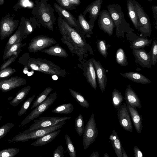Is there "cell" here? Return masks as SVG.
<instances>
[{
    "mask_svg": "<svg viewBox=\"0 0 157 157\" xmlns=\"http://www.w3.org/2000/svg\"><path fill=\"white\" fill-rule=\"evenodd\" d=\"M34 8L39 22L44 27L53 30L56 18L54 15V10L47 0L39 1Z\"/></svg>",
    "mask_w": 157,
    "mask_h": 157,
    "instance_id": "6da1fadb",
    "label": "cell"
},
{
    "mask_svg": "<svg viewBox=\"0 0 157 157\" xmlns=\"http://www.w3.org/2000/svg\"><path fill=\"white\" fill-rule=\"evenodd\" d=\"M57 21L61 33L65 37L64 38L70 39L72 42V47L75 46V48L77 50L83 48L85 46V43L78 32L59 16Z\"/></svg>",
    "mask_w": 157,
    "mask_h": 157,
    "instance_id": "7a4b0ae2",
    "label": "cell"
},
{
    "mask_svg": "<svg viewBox=\"0 0 157 157\" xmlns=\"http://www.w3.org/2000/svg\"><path fill=\"white\" fill-rule=\"evenodd\" d=\"M65 121H62L58 124L52 126L40 128L27 133L24 134L20 133L12 138L11 139H8L7 141L10 143L13 142H25L28 141L30 139L34 140L38 139L47 134L61 128L65 124Z\"/></svg>",
    "mask_w": 157,
    "mask_h": 157,
    "instance_id": "3957f363",
    "label": "cell"
},
{
    "mask_svg": "<svg viewBox=\"0 0 157 157\" xmlns=\"http://www.w3.org/2000/svg\"><path fill=\"white\" fill-rule=\"evenodd\" d=\"M107 8L113 21L117 34L130 28L129 24L125 19L120 5L117 4H110Z\"/></svg>",
    "mask_w": 157,
    "mask_h": 157,
    "instance_id": "277c9868",
    "label": "cell"
},
{
    "mask_svg": "<svg viewBox=\"0 0 157 157\" xmlns=\"http://www.w3.org/2000/svg\"><path fill=\"white\" fill-rule=\"evenodd\" d=\"M57 98L56 92L51 94L41 103L35 108L21 122L20 126L24 125L39 117L45 112L55 102Z\"/></svg>",
    "mask_w": 157,
    "mask_h": 157,
    "instance_id": "5b68a950",
    "label": "cell"
},
{
    "mask_svg": "<svg viewBox=\"0 0 157 157\" xmlns=\"http://www.w3.org/2000/svg\"><path fill=\"white\" fill-rule=\"evenodd\" d=\"M83 134V145L86 150L95 141L98 134L93 113L86 124Z\"/></svg>",
    "mask_w": 157,
    "mask_h": 157,
    "instance_id": "8992f818",
    "label": "cell"
},
{
    "mask_svg": "<svg viewBox=\"0 0 157 157\" xmlns=\"http://www.w3.org/2000/svg\"><path fill=\"white\" fill-rule=\"evenodd\" d=\"M71 117H43L38 119L34 121V123L32 124L28 129L20 133L21 134L27 133L36 129L46 128L57 124L63 121L71 119Z\"/></svg>",
    "mask_w": 157,
    "mask_h": 157,
    "instance_id": "52a82bcc",
    "label": "cell"
},
{
    "mask_svg": "<svg viewBox=\"0 0 157 157\" xmlns=\"http://www.w3.org/2000/svg\"><path fill=\"white\" fill-rule=\"evenodd\" d=\"M46 74L56 75L61 77H65L66 72L58 66L55 64L51 61L46 59L38 58H31Z\"/></svg>",
    "mask_w": 157,
    "mask_h": 157,
    "instance_id": "ba28073f",
    "label": "cell"
},
{
    "mask_svg": "<svg viewBox=\"0 0 157 157\" xmlns=\"http://www.w3.org/2000/svg\"><path fill=\"white\" fill-rule=\"evenodd\" d=\"M136 7L139 30L142 33L150 35L151 31V25L149 17L141 5L137 1L133 0Z\"/></svg>",
    "mask_w": 157,
    "mask_h": 157,
    "instance_id": "9c48e42d",
    "label": "cell"
},
{
    "mask_svg": "<svg viewBox=\"0 0 157 157\" xmlns=\"http://www.w3.org/2000/svg\"><path fill=\"white\" fill-rule=\"evenodd\" d=\"M56 43L52 38L43 35L38 36L33 38L29 43L28 51L30 52H36Z\"/></svg>",
    "mask_w": 157,
    "mask_h": 157,
    "instance_id": "30bf717a",
    "label": "cell"
},
{
    "mask_svg": "<svg viewBox=\"0 0 157 157\" xmlns=\"http://www.w3.org/2000/svg\"><path fill=\"white\" fill-rule=\"evenodd\" d=\"M98 16V24L100 29L109 36L112 35L115 26L108 11L103 10L100 12Z\"/></svg>",
    "mask_w": 157,
    "mask_h": 157,
    "instance_id": "8fae6325",
    "label": "cell"
},
{
    "mask_svg": "<svg viewBox=\"0 0 157 157\" xmlns=\"http://www.w3.org/2000/svg\"><path fill=\"white\" fill-rule=\"evenodd\" d=\"M117 115L120 125L125 130L132 132L133 127L128 109L124 103L117 109Z\"/></svg>",
    "mask_w": 157,
    "mask_h": 157,
    "instance_id": "7c38bea8",
    "label": "cell"
},
{
    "mask_svg": "<svg viewBox=\"0 0 157 157\" xmlns=\"http://www.w3.org/2000/svg\"><path fill=\"white\" fill-rule=\"evenodd\" d=\"M25 79L18 76H13L7 79L0 80V90L4 92L26 84Z\"/></svg>",
    "mask_w": 157,
    "mask_h": 157,
    "instance_id": "4fadbf2b",
    "label": "cell"
},
{
    "mask_svg": "<svg viewBox=\"0 0 157 157\" xmlns=\"http://www.w3.org/2000/svg\"><path fill=\"white\" fill-rule=\"evenodd\" d=\"M103 0H95L89 5L83 12V15L86 17L87 13H89L90 20L88 22L91 29L94 26L95 21L98 17L101 7Z\"/></svg>",
    "mask_w": 157,
    "mask_h": 157,
    "instance_id": "5bb4252c",
    "label": "cell"
},
{
    "mask_svg": "<svg viewBox=\"0 0 157 157\" xmlns=\"http://www.w3.org/2000/svg\"><path fill=\"white\" fill-rule=\"evenodd\" d=\"M53 6L56 11L59 17L65 20L71 26L75 28L78 32L80 31L81 29L77 20L70 12L56 3H54Z\"/></svg>",
    "mask_w": 157,
    "mask_h": 157,
    "instance_id": "9a60e30c",
    "label": "cell"
},
{
    "mask_svg": "<svg viewBox=\"0 0 157 157\" xmlns=\"http://www.w3.org/2000/svg\"><path fill=\"white\" fill-rule=\"evenodd\" d=\"M93 63L95 69L98 82L100 89L103 93L105 90L107 82L106 72L99 61L93 59Z\"/></svg>",
    "mask_w": 157,
    "mask_h": 157,
    "instance_id": "2e32d148",
    "label": "cell"
},
{
    "mask_svg": "<svg viewBox=\"0 0 157 157\" xmlns=\"http://www.w3.org/2000/svg\"><path fill=\"white\" fill-rule=\"evenodd\" d=\"M124 99L127 105H129L133 107L140 109L142 107L141 101L138 95L132 88L131 85H129L126 88L124 94Z\"/></svg>",
    "mask_w": 157,
    "mask_h": 157,
    "instance_id": "e0dca14e",
    "label": "cell"
},
{
    "mask_svg": "<svg viewBox=\"0 0 157 157\" xmlns=\"http://www.w3.org/2000/svg\"><path fill=\"white\" fill-rule=\"evenodd\" d=\"M17 25L12 21L6 20L1 22L0 25V38L3 40L10 36L16 28Z\"/></svg>",
    "mask_w": 157,
    "mask_h": 157,
    "instance_id": "ac0fdd59",
    "label": "cell"
},
{
    "mask_svg": "<svg viewBox=\"0 0 157 157\" xmlns=\"http://www.w3.org/2000/svg\"><path fill=\"white\" fill-rule=\"evenodd\" d=\"M127 106L136 130L137 133H140L143 127L142 117L139 113L136 108L133 107L129 105H127Z\"/></svg>",
    "mask_w": 157,
    "mask_h": 157,
    "instance_id": "d6986e66",
    "label": "cell"
},
{
    "mask_svg": "<svg viewBox=\"0 0 157 157\" xmlns=\"http://www.w3.org/2000/svg\"><path fill=\"white\" fill-rule=\"evenodd\" d=\"M61 131L60 129H58L56 131L49 133L34 141L31 144V145L34 146H41L45 145L53 140L58 135Z\"/></svg>",
    "mask_w": 157,
    "mask_h": 157,
    "instance_id": "ffe728a7",
    "label": "cell"
},
{
    "mask_svg": "<svg viewBox=\"0 0 157 157\" xmlns=\"http://www.w3.org/2000/svg\"><path fill=\"white\" fill-rule=\"evenodd\" d=\"M128 15L135 28L139 30V26L135 6L133 0H127Z\"/></svg>",
    "mask_w": 157,
    "mask_h": 157,
    "instance_id": "44dd1931",
    "label": "cell"
},
{
    "mask_svg": "<svg viewBox=\"0 0 157 157\" xmlns=\"http://www.w3.org/2000/svg\"><path fill=\"white\" fill-rule=\"evenodd\" d=\"M24 29L19 28L9 38L5 47L4 54L13 45L21 42L24 39Z\"/></svg>",
    "mask_w": 157,
    "mask_h": 157,
    "instance_id": "7402d4cb",
    "label": "cell"
},
{
    "mask_svg": "<svg viewBox=\"0 0 157 157\" xmlns=\"http://www.w3.org/2000/svg\"><path fill=\"white\" fill-rule=\"evenodd\" d=\"M86 75L88 83L93 88L96 90L97 88L96 72L94 64L91 61L89 62L87 67Z\"/></svg>",
    "mask_w": 157,
    "mask_h": 157,
    "instance_id": "603a6c76",
    "label": "cell"
},
{
    "mask_svg": "<svg viewBox=\"0 0 157 157\" xmlns=\"http://www.w3.org/2000/svg\"><path fill=\"white\" fill-rule=\"evenodd\" d=\"M123 76L132 81L141 84H147L151 82V81L143 75L136 72H128L121 73Z\"/></svg>",
    "mask_w": 157,
    "mask_h": 157,
    "instance_id": "cb8c5ba5",
    "label": "cell"
},
{
    "mask_svg": "<svg viewBox=\"0 0 157 157\" xmlns=\"http://www.w3.org/2000/svg\"><path fill=\"white\" fill-rule=\"evenodd\" d=\"M41 51L49 55L66 58L68 54L66 51L61 46L57 44L48 49H44Z\"/></svg>",
    "mask_w": 157,
    "mask_h": 157,
    "instance_id": "d4e9b609",
    "label": "cell"
},
{
    "mask_svg": "<svg viewBox=\"0 0 157 157\" xmlns=\"http://www.w3.org/2000/svg\"><path fill=\"white\" fill-rule=\"evenodd\" d=\"M31 86H28L19 90L16 94L15 97L10 101V105L16 107L19 104L27 97L31 89Z\"/></svg>",
    "mask_w": 157,
    "mask_h": 157,
    "instance_id": "484cf974",
    "label": "cell"
},
{
    "mask_svg": "<svg viewBox=\"0 0 157 157\" xmlns=\"http://www.w3.org/2000/svg\"><path fill=\"white\" fill-rule=\"evenodd\" d=\"M112 146L118 157H122L121 141L115 130L114 129L109 137Z\"/></svg>",
    "mask_w": 157,
    "mask_h": 157,
    "instance_id": "4316f807",
    "label": "cell"
},
{
    "mask_svg": "<svg viewBox=\"0 0 157 157\" xmlns=\"http://www.w3.org/2000/svg\"><path fill=\"white\" fill-rule=\"evenodd\" d=\"M134 56L139 62L144 67L148 65L151 60V56L145 51L142 49L134 50Z\"/></svg>",
    "mask_w": 157,
    "mask_h": 157,
    "instance_id": "83f0119b",
    "label": "cell"
},
{
    "mask_svg": "<svg viewBox=\"0 0 157 157\" xmlns=\"http://www.w3.org/2000/svg\"><path fill=\"white\" fill-rule=\"evenodd\" d=\"M74 109V106L71 103H64L56 107L52 112L58 114H71Z\"/></svg>",
    "mask_w": 157,
    "mask_h": 157,
    "instance_id": "f1b7e54d",
    "label": "cell"
},
{
    "mask_svg": "<svg viewBox=\"0 0 157 157\" xmlns=\"http://www.w3.org/2000/svg\"><path fill=\"white\" fill-rule=\"evenodd\" d=\"M124 99L121 93L117 89H114L112 93V101L113 106L118 109L121 105Z\"/></svg>",
    "mask_w": 157,
    "mask_h": 157,
    "instance_id": "f546056e",
    "label": "cell"
},
{
    "mask_svg": "<svg viewBox=\"0 0 157 157\" xmlns=\"http://www.w3.org/2000/svg\"><path fill=\"white\" fill-rule=\"evenodd\" d=\"M69 90L72 97L81 106L86 108L89 107V102L80 93L71 88Z\"/></svg>",
    "mask_w": 157,
    "mask_h": 157,
    "instance_id": "4dcf8cb0",
    "label": "cell"
},
{
    "mask_svg": "<svg viewBox=\"0 0 157 157\" xmlns=\"http://www.w3.org/2000/svg\"><path fill=\"white\" fill-rule=\"evenodd\" d=\"M53 89L51 87H48L46 88L37 96L36 98L34 101L33 105L31 108V109L35 108L43 102L46 98L48 94Z\"/></svg>",
    "mask_w": 157,
    "mask_h": 157,
    "instance_id": "1f68e13d",
    "label": "cell"
},
{
    "mask_svg": "<svg viewBox=\"0 0 157 157\" xmlns=\"http://www.w3.org/2000/svg\"><path fill=\"white\" fill-rule=\"evenodd\" d=\"M25 45V44H22L21 42L16 43L11 47L3 54V59L5 60L8 59L15 53L21 51V48Z\"/></svg>",
    "mask_w": 157,
    "mask_h": 157,
    "instance_id": "d6a6232c",
    "label": "cell"
},
{
    "mask_svg": "<svg viewBox=\"0 0 157 157\" xmlns=\"http://www.w3.org/2000/svg\"><path fill=\"white\" fill-rule=\"evenodd\" d=\"M77 21L81 29H82L84 32L89 34L92 33V29L82 14H79Z\"/></svg>",
    "mask_w": 157,
    "mask_h": 157,
    "instance_id": "836d02e7",
    "label": "cell"
},
{
    "mask_svg": "<svg viewBox=\"0 0 157 157\" xmlns=\"http://www.w3.org/2000/svg\"><path fill=\"white\" fill-rule=\"evenodd\" d=\"M75 126L76 132L79 136H81L83 134L85 127L83 117L81 114L76 118Z\"/></svg>",
    "mask_w": 157,
    "mask_h": 157,
    "instance_id": "e575fe53",
    "label": "cell"
},
{
    "mask_svg": "<svg viewBox=\"0 0 157 157\" xmlns=\"http://www.w3.org/2000/svg\"><path fill=\"white\" fill-rule=\"evenodd\" d=\"M116 59L117 63L121 66H127V60L124 50L121 48L117 50L116 55Z\"/></svg>",
    "mask_w": 157,
    "mask_h": 157,
    "instance_id": "d590c367",
    "label": "cell"
},
{
    "mask_svg": "<svg viewBox=\"0 0 157 157\" xmlns=\"http://www.w3.org/2000/svg\"><path fill=\"white\" fill-rule=\"evenodd\" d=\"M151 40L143 38H138L132 43V48L139 49L144 48L145 46L149 45L151 44Z\"/></svg>",
    "mask_w": 157,
    "mask_h": 157,
    "instance_id": "8d00e7d4",
    "label": "cell"
},
{
    "mask_svg": "<svg viewBox=\"0 0 157 157\" xmlns=\"http://www.w3.org/2000/svg\"><path fill=\"white\" fill-rule=\"evenodd\" d=\"M67 150L70 157H76V151L73 143L68 134L65 135Z\"/></svg>",
    "mask_w": 157,
    "mask_h": 157,
    "instance_id": "74e56055",
    "label": "cell"
},
{
    "mask_svg": "<svg viewBox=\"0 0 157 157\" xmlns=\"http://www.w3.org/2000/svg\"><path fill=\"white\" fill-rule=\"evenodd\" d=\"M20 150L16 148H9L0 151V157H13Z\"/></svg>",
    "mask_w": 157,
    "mask_h": 157,
    "instance_id": "f35d334b",
    "label": "cell"
},
{
    "mask_svg": "<svg viewBox=\"0 0 157 157\" xmlns=\"http://www.w3.org/2000/svg\"><path fill=\"white\" fill-rule=\"evenodd\" d=\"M16 71L14 68L7 67L0 71V80L6 79L16 72Z\"/></svg>",
    "mask_w": 157,
    "mask_h": 157,
    "instance_id": "ab89813d",
    "label": "cell"
},
{
    "mask_svg": "<svg viewBox=\"0 0 157 157\" xmlns=\"http://www.w3.org/2000/svg\"><path fill=\"white\" fill-rule=\"evenodd\" d=\"M35 97L33 95L28 98L24 103L18 113V115L21 116L26 113V112L29 107L31 104Z\"/></svg>",
    "mask_w": 157,
    "mask_h": 157,
    "instance_id": "60d3db41",
    "label": "cell"
},
{
    "mask_svg": "<svg viewBox=\"0 0 157 157\" xmlns=\"http://www.w3.org/2000/svg\"><path fill=\"white\" fill-rule=\"evenodd\" d=\"M60 6L67 10H73L76 9V6L71 3L68 0H56Z\"/></svg>",
    "mask_w": 157,
    "mask_h": 157,
    "instance_id": "b9f144b4",
    "label": "cell"
},
{
    "mask_svg": "<svg viewBox=\"0 0 157 157\" xmlns=\"http://www.w3.org/2000/svg\"><path fill=\"white\" fill-rule=\"evenodd\" d=\"M14 124L8 123L0 127V140L3 138L14 126Z\"/></svg>",
    "mask_w": 157,
    "mask_h": 157,
    "instance_id": "7bdbcfd3",
    "label": "cell"
},
{
    "mask_svg": "<svg viewBox=\"0 0 157 157\" xmlns=\"http://www.w3.org/2000/svg\"><path fill=\"white\" fill-rule=\"evenodd\" d=\"M97 46L100 53L104 57L106 58L107 56L108 53L105 42L102 40H98Z\"/></svg>",
    "mask_w": 157,
    "mask_h": 157,
    "instance_id": "ee69618b",
    "label": "cell"
},
{
    "mask_svg": "<svg viewBox=\"0 0 157 157\" xmlns=\"http://www.w3.org/2000/svg\"><path fill=\"white\" fill-rule=\"evenodd\" d=\"M21 52H19L13 54L12 56L8 58V59L5 61L0 67V71L10 66L13 62L18 56Z\"/></svg>",
    "mask_w": 157,
    "mask_h": 157,
    "instance_id": "f6af8a7d",
    "label": "cell"
},
{
    "mask_svg": "<svg viewBox=\"0 0 157 157\" xmlns=\"http://www.w3.org/2000/svg\"><path fill=\"white\" fill-rule=\"evenodd\" d=\"M152 64L155 65L157 60V43L156 40L153 41L152 47Z\"/></svg>",
    "mask_w": 157,
    "mask_h": 157,
    "instance_id": "bcb514c9",
    "label": "cell"
},
{
    "mask_svg": "<svg viewBox=\"0 0 157 157\" xmlns=\"http://www.w3.org/2000/svg\"><path fill=\"white\" fill-rule=\"evenodd\" d=\"M64 150L62 145L58 147L54 151L53 157H64Z\"/></svg>",
    "mask_w": 157,
    "mask_h": 157,
    "instance_id": "7dc6e473",
    "label": "cell"
},
{
    "mask_svg": "<svg viewBox=\"0 0 157 157\" xmlns=\"http://www.w3.org/2000/svg\"><path fill=\"white\" fill-rule=\"evenodd\" d=\"M134 155L136 157H143L141 151L137 146H135L133 148Z\"/></svg>",
    "mask_w": 157,
    "mask_h": 157,
    "instance_id": "c3c4849f",
    "label": "cell"
},
{
    "mask_svg": "<svg viewBox=\"0 0 157 157\" xmlns=\"http://www.w3.org/2000/svg\"><path fill=\"white\" fill-rule=\"evenodd\" d=\"M152 9L153 12V17L155 20V28L157 29V5H153L152 6Z\"/></svg>",
    "mask_w": 157,
    "mask_h": 157,
    "instance_id": "681fc988",
    "label": "cell"
},
{
    "mask_svg": "<svg viewBox=\"0 0 157 157\" xmlns=\"http://www.w3.org/2000/svg\"><path fill=\"white\" fill-rule=\"evenodd\" d=\"M71 3L77 6L81 3L80 0H68Z\"/></svg>",
    "mask_w": 157,
    "mask_h": 157,
    "instance_id": "f907efd6",
    "label": "cell"
},
{
    "mask_svg": "<svg viewBox=\"0 0 157 157\" xmlns=\"http://www.w3.org/2000/svg\"><path fill=\"white\" fill-rule=\"evenodd\" d=\"M99 156L98 152V151H95L92 153L90 156V157H98Z\"/></svg>",
    "mask_w": 157,
    "mask_h": 157,
    "instance_id": "816d5d0a",
    "label": "cell"
},
{
    "mask_svg": "<svg viewBox=\"0 0 157 157\" xmlns=\"http://www.w3.org/2000/svg\"><path fill=\"white\" fill-rule=\"evenodd\" d=\"M121 153L122 157H128V156L126 153L124 148L122 147L121 149Z\"/></svg>",
    "mask_w": 157,
    "mask_h": 157,
    "instance_id": "f5cc1de1",
    "label": "cell"
},
{
    "mask_svg": "<svg viewBox=\"0 0 157 157\" xmlns=\"http://www.w3.org/2000/svg\"><path fill=\"white\" fill-rule=\"evenodd\" d=\"M52 78L55 80H56L58 79V78L57 75H53L52 76Z\"/></svg>",
    "mask_w": 157,
    "mask_h": 157,
    "instance_id": "db71d44e",
    "label": "cell"
},
{
    "mask_svg": "<svg viewBox=\"0 0 157 157\" xmlns=\"http://www.w3.org/2000/svg\"><path fill=\"white\" fill-rule=\"evenodd\" d=\"M33 72H34V71H32L31 72H29V73H28V75L29 76H30L31 75H33Z\"/></svg>",
    "mask_w": 157,
    "mask_h": 157,
    "instance_id": "11a10c76",
    "label": "cell"
},
{
    "mask_svg": "<svg viewBox=\"0 0 157 157\" xmlns=\"http://www.w3.org/2000/svg\"><path fill=\"white\" fill-rule=\"evenodd\" d=\"M103 157H109L108 154L107 153H106L104 155Z\"/></svg>",
    "mask_w": 157,
    "mask_h": 157,
    "instance_id": "9f6ffc18",
    "label": "cell"
},
{
    "mask_svg": "<svg viewBox=\"0 0 157 157\" xmlns=\"http://www.w3.org/2000/svg\"><path fill=\"white\" fill-rule=\"evenodd\" d=\"M2 116L1 114V110H0V121L2 120Z\"/></svg>",
    "mask_w": 157,
    "mask_h": 157,
    "instance_id": "6f0895ef",
    "label": "cell"
},
{
    "mask_svg": "<svg viewBox=\"0 0 157 157\" xmlns=\"http://www.w3.org/2000/svg\"><path fill=\"white\" fill-rule=\"evenodd\" d=\"M4 0H0V4H2L3 3V1Z\"/></svg>",
    "mask_w": 157,
    "mask_h": 157,
    "instance_id": "680465c9",
    "label": "cell"
},
{
    "mask_svg": "<svg viewBox=\"0 0 157 157\" xmlns=\"http://www.w3.org/2000/svg\"><path fill=\"white\" fill-rule=\"evenodd\" d=\"M148 1H149V2H151V1H152V0H147Z\"/></svg>",
    "mask_w": 157,
    "mask_h": 157,
    "instance_id": "91938a15",
    "label": "cell"
}]
</instances>
